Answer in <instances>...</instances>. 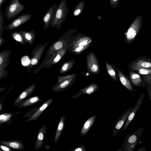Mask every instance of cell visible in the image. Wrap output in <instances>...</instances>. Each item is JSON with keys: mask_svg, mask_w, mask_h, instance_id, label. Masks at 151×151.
Returning a JSON list of instances; mask_svg holds the SVG:
<instances>
[{"mask_svg": "<svg viewBox=\"0 0 151 151\" xmlns=\"http://www.w3.org/2000/svg\"><path fill=\"white\" fill-rule=\"evenodd\" d=\"M77 75V73H73L68 74L64 76H59L58 77V79L56 83H59L65 80L68 79L71 77H72L76 75Z\"/></svg>", "mask_w": 151, "mask_h": 151, "instance_id": "32", "label": "cell"}, {"mask_svg": "<svg viewBox=\"0 0 151 151\" xmlns=\"http://www.w3.org/2000/svg\"><path fill=\"white\" fill-rule=\"evenodd\" d=\"M147 91L150 100L151 101V89H149L148 88L147 89Z\"/></svg>", "mask_w": 151, "mask_h": 151, "instance_id": "37", "label": "cell"}, {"mask_svg": "<svg viewBox=\"0 0 151 151\" xmlns=\"http://www.w3.org/2000/svg\"><path fill=\"white\" fill-rule=\"evenodd\" d=\"M1 144L13 149L21 150L24 149V146L22 142L18 140L1 141Z\"/></svg>", "mask_w": 151, "mask_h": 151, "instance_id": "18", "label": "cell"}, {"mask_svg": "<svg viewBox=\"0 0 151 151\" xmlns=\"http://www.w3.org/2000/svg\"><path fill=\"white\" fill-rule=\"evenodd\" d=\"M123 151V149H119V150H117V151Z\"/></svg>", "mask_w": 151, "mask_h": 151, "instance_id": "43", "label": "cell"}, {"mask_svg": "<svg viewBox=\"0 0 151 151\" xmlns=\"http://www.w3.org/2000/svg\"><path fill=\"white\" fill-rule=\"evenodd\" d=\"M41 99L38 95L32 96L20 102L18 106L19 108L30 106L41 101Z\"/></svg>", "mask_w": 151, "mask_h": 151, "instance_id": "21", "label": "cell"}, {"mask_svg": "<svg viewBox=\"0 0 151 151\" xmlns=\"http://www.w3.org/2000/svg\"><path fill=\"white\" fill-rule=\"evenodd\" d=\"M65 120V116H62L60 118L54 139V142L55 144L58 142L60 137L64 129Z\"/></svg>", "mask_w": 151, "mask_h": 151, "instance_id": "23", "label": "cell"}, {"mask_svg": "<svg viewBox=\"0 0 151 151\" xmlns=\"http://www.w3.org/2000/svg\"><path fill=\"white\" fill-rule=\"evenodd\" d=\"M5 21L4 20L3 13L0 10V35H2L5 27V25L3 26Z\"/></svg>", "mask_w": 151, "mask_h": 151, "instance_id": "31", "label": "cell"}, {"mask_svg": "<svg viewBox=\"0 0 151 151\" xmlns=\"http://www.w3.org/2000/svg\"><path fill=\"white\" fill-rule=\"evenodd\" d=\"M106 69L109 77L113 80L117 81V74L116 68L113 65L108 62L105 63Z\"/></svg>", "mask_w": 151, "mask_h": 151, "instance_id": "25", "label": "cell"}, {"mask_svg": "<svg viewBox=\"0 0 151 151\" xmlns=\"http://www.w3.org/2000/svg\"><path fill=\"white\" fill-rule=\"evenodd\" d=\"M6 1V0H0V9L2 6L3 3Z\"/></svg>", "mask_w": 151, "mask_h": 151, "instance_id": "39", "label": "cell"}, {"mask_svg": "<svg viewBox=\"0 0 151 151\" xmlns=\"http://www.w3.org/2000/svg\"><path fill=\"white\" fill-rule=\"evenodd\" d=\"M99 87V85L97 83H92L80 90L76 94L72 96V98H77L83 94H87L88 95L92 94L98 89Z\"/></svg>", "mask_w": 151, "mask_h": 151, "instance_id": "15", "label": "cell"}, {"mask_svg": "<svg viewBox=\"0 0 151 151\" xmlns=\"http://www.w3.org/2000/svg\"><path fill=\"white\" fill-rule=\"evenodd\" d=\"M58 6V4H54L51 6L46 12L43 18L44 23V30L47 29L52 24Z\"/></svg>", "mask_w": 151, "mask_h": 151, "instance_id": "11", "label": "cell"}, {"mask_svg": "<svg viewBox=\"0 0 151 151\" xmlns=\"http://www.w3.org/2000/svg\"><path fill=\"white\" fill-rule=\"evenodd\" d=\"M24 8V5L21 4L19 0H11L5 10V15L7 19L9 20L16 17Z\"/></svg>", "mask_w": 151, "mask_h": 151, "instance_id": "7", "label": "cell"}, {"mask_svg": "<svg viewBox=\"0 0 151 151\" xmlns=\"http://www.w3.org/2000/svg\"><path fill=\"white\" fill-rule=\"evenodd\" d=\"M2 110H3V103H0V111H1Z\"/></svg>", "mask_w": 151, "mask_h": 151, "instance_id": "41", "label": "cell"}, {"mask_svg": "<svg viewBox=\"0 0 151 151\" xmlns=\"http://www.w3.org/2000/svg\"><path fill=\"white\" fill-rule=\"evenodd\" d=\"M132 68L134 70L141 68H151V61L140 59L133 63Z\"/></svg>", "mask_w": 151, "mask_h": 151, "instance_id": "20", "label": "cell"}, {"mask_svg": "<svg viewBox=\"0 0 151 151\" xmlns=\"http://www.w3.org/2000/svg\"><path fill=\"white\" fill-rule=\"evenodd\" d=\"M86 69L90 75H96L100 72V67L98 58L93 52L86 55Z\"/></svg>", "mask_w": 151, "mask_h": 151, "instance_id": "5", "label": "cell"}, {"mask_svg": "<svg viewBox=\"0 0 151 151\" xmlns=\"http://www.w3.org/2000/svg\"><path fill=\"white\" fill-rule=\"evenodd\" d=\"M81 74L83 75H85L86 76H88L89 75H90L88 71L85 73H81Z\"/></svg>", "mask_w": 151, "mask_h": 151, "instance_id": "40", "label": "cell"}, {"mask_svg": "<svg viewBox=\"0 0 151 151\" xmlns=\"http://www.w3.org/2000/svg\"></svg>", "mask_w": 151, "mask_h": 151, "instance_id": "45", "label": "cell"}, {"mask_svg": "<svg viewBox=\"0 0 151 151\" xmlns=\"http://www.w3.org/2000/svg\"><path fill=\"white\" fill-rule=\"evenodd\" d=\"M46 133V127L43 124L40 129L35 145V149L40 148L43 145Z\"/></svg>", "mask_w": 151, "mask_h": 151, "instance_id": "17", "label": "cell"}, {"mask_svg": "<svg viewBox=\"0 0 151 151\" xmlns=\"http://www.w3.org/2000/svg\"><path fill=\"white\" fill-rule=\"evenodd\" d=\"M6 89V88H1L0 87V91L1 92V91L4 90L5 89Z\"/></svg>", "mask_w": 151, "mask_h": 151, "instance_id": "42", "label": "cell"}, {"mask_svg": "<svg viewBox=\"0 0 151 151\" xmlns=\"http://www.w3.org/2000/svg\"><path fill=\"white\" fill-rule=\"evenodd\" d=\"M144 97V95L143 93H142L140 96L136 105L134 107L133 109L127 118L122 129V131L125 130L127 128L133 119L137 112L142 103Z\"/></svg>", "mask_w": 151, "mask_h": 151, "instance_id": "13", "label": "cell"}, {"mask_svg": "<svg viewBox=\"0 0 151 151\" xmlns=\"http://www.w3.org/2000/svg\"><path fill=\"white\" fill-rule=\"evenodd\" d=\"M5 40L2 36V35H0V46H2L5 42Z\"/></svg>", "mask_w": 151, "mask_h": 151, "instance_id": "35", "label": "cell"}, {"mask_svg": "<svg viewBox=\"0 0 151 151\" xmlns=\"http://www.w3.org/2000/svg\"><path fill=\"white\" fill-rule=\"evenodd\" d=\"M76 76L71 77L59 83H56L52 87V91L54 92L58 93L64 90L74 83L77 79Z\"/></svg>", "mask_w": 151, "mask_h": 151, "instance_id": "12", "label": "cell"}, {"mask_svg": "<svg viewBox=\"0 0 151 151\" xmlns=\"http://www.w3.org/2000/svg\"><path fill=\"white\" fill-rule=\"evenodd\" d=\"M32 17L30 14H22L12 21L6 27V30L11 31L17 28L29 20Z\"/></svg>", "mask_w": 151, "mask_h": 151, "instance_id": "9", "label": "cell"}, {"mask_svg": "<svg viewBox=\"0 0 151 151\" xmlns=\"http://www.w3.org/2000/svg\"><path fill=\"white\" fill-rule=\"evenodd\" d=\"M0 147L1 149L2 150L4 151H11L12 149L10 148H9L6 146L2 145L1 144L0 145Z\"/></svg>", "mask_w": 151, "mask_h": 151, "instance_id": "34", "label": "cell"}, {"mask_svg": "<svg viewBox=\"0 0 151 151\" xmlns=\"http://www.w3.org/2000/svg\"><path fill=\"white\" fill-rule=\"evenodd\" d=\"M47 43V42L43 44L40 43L36 45L32 51L30 63L27 67V70L29 72H30L31 69L33 67L38 65Z\"/></svg>", "mask_w": 151, "mask_h": 151, "instance_id": "6", "label": "cell"}, {"mask_svg": "<svg viewBox=\"0 0 151 151\" xmlns=\"http://www.w3.org/2000/svg\"><path fill=\"white\" fill-rule=\"evenodd\" d=\"M11 52L5 50L0 52V79L1 80L8 75V71L6 68L9 65Z\"/></svg>", "mask_w": 151, "mask_h": 151, "instance_id": "8", "label": "cell"}, {"mask_svg": "<svg viewBox=\"0 0 151 151\" xmlns=\"http://www.w3.org/2000/svg\"><path fill=\"white\" fill-rule=\"evenodd\" d=\"M53 99L51 98L48 99L42 103L40 106L37 109L35 112L29 118L25 121V122L36 120L40 115L45 110L46 108L52 102Z\"/></svg>", "mask_w": 151, "mask_h": 151, "instance_id": "14", "label": "cell"}, {"mask_svg": "<svg viewBox=\"0 0 151 151\" xmlns=\"http://www.w3.org/2000/svg\"><path fill=\"white\" fill-rule=\"evenodd\" d=\"M75 62V59H73L64 63L60 68V73H64L70 70L74 66Z\"/></svg>", "mask_w": 151, "mask_h": 151, "instance_id": "27", "label": "cell"}, {"mask_svg": "<svg viewBox=\"0 0 151 151\" xmlns=\"http://www.w3.org/2000/svg\"><path fill=\"white\" fill-rule=\"evenodd\" d=\"M114 1H116L117 0H113Z\"/></svg>", "mask_w": 151, "mask_h": 151, "instance_id": "44", "label": "cell"}, {"mask_svg": "<svg viewBox=\"0 0 151 151\" xmlns=\"http://www.w3.org/2000/svg\"><path fill=\"white\" fill-rule=\"evenodd\" d=\"M96 117V115H93L88 118L83 124L80 132V134L83 136L88 133L94 124Z\"/></svg>", "mask_w": 151, "mask_h": 151, "instance_id": "22", "label": "cell"}, {"mask_svg": "<svg viewBox=\"0 0 151 151\" xmlns=\"http://www.w3.org/2000/svg\"><path fill=\"white\" fill-rule=\"evenodd\" d=\"M81 12V10L79 9H78L75 11L74 14L75 16H76L78 14Z\"/></svg>", "mask_w": 151, "mask_h": 151, "instance_id": "36", "label": "cell"}, {"mask_svg": "<svg viewBox=\"0 0 151 151\" xmlns=\"http://www.w3.org/2000/svg\"><path fill=\"white\" fill-rule=\"evenodd\" d=\"M66 5L65 0L61 1L56 10L53 21L51 24V27H56L58 30L60 28L68 12Z\"/></svg>", "mask_w": 151, "mask_h": 151, "instance_id": "3", "label": "cell"}, {"mask_svg": "<svg viewBox=\"0 0 151 151\" xmlns=\"http://www.w3.org/2000/svg\"><path fill=\"white\" fill-rule=\"evenodd\" d=\"M18 32L23 36L27 43L31 45H32L36 36L34 30L29 32L26 31H19Z\"/></svg>", "mask_w": 151, "mask_h": 151, "instance_id": "24", "label": "cell"}, {"mask_svg": "<svg viewBox=\"0 0 151 151\" xmlns=\"http://www.w3.org/2000/svg\"><path fill=\"white\" fill-rule=\"evenodd\" d=\"M13 115L12 113L1 114L0 115V125L9 123Z\"/></svg>", "mask_w": 151, "mask_h": 151, "instance_id": "30", "label": "cell"}, {"mask_svg": "<svg viewBox=\"0 0 151 151\" xmlns=\"http://www.w3.org/2000/svg\"><path fill=\"white\" fill-rule=\"evenodd\" d=\"M129 76L131 81L134 85L137 86L140 85L142 79L139 75L135 73L130 72Z\"/></svg>", "mask_w": 151, "mask_h": 151, "instance_id": "28", "label": "cell"}, {"mask_svg": "<svg viewBox=\"0 0 151 151\" xmlns=\"http://www.w3.org/2000/svg\"><path fill=\"white\" fill-rule=\"evenodd\" d=\"M75 37V35L73 36L69 42L65 44L64 46L53 54L51 58L46 63L44 68H49L53 65L57 64L63 58L66 52L68 50L70 45Z\"/></svg>", "mask_w": 151, "mask_h": 151, "instance_id": "4", "label": "cell"}, {"mask_svg": "<svg viewBox=\"0 0 151 151\" xmlns=\"http://www.w3.org/2000/svg\"><path fill=\"white\" fill-rule=\"evenodd\" d=\"M133 108L132 107L126 110L117 120L113 127L112 137L115 136L119 133Z\"/></svg>", "mask_w": 151, "mask_h": 151, "instance_id": "10", "label": "cell"}, {"mask_svg": "<svg viewBox=\"0 0 151 151\" xmlns=\"http://www.w3.org/2000/svg\"><path fill=\"white\" fill-rule=\"evenodd\" d=\"M144 129V127H140L125 137L126 139L122 146L123 151L134 150Z\"/></svg>", "mask_w": 151, "mask_h": 151, "instance_id": "2", "label": "cell"}, {"mask_svg": "<svg viewBox=\"0 0 151 151\" xmlns=\"http://www.w3.org/2000/svg\"><path fill=\"white\" fill-rule=\"evenodd\" d=\"M36 85L33 84L23 90L18 96L15 100L14 105L17 106L19 103L27 97L31 95L35 89Z\"/></svg>", "mask_w": 151, "mask_h": 151, "instance_id": "16", "label": "cell"}, {"mask_svg": "<svg viewBox=\"0 0 151 151\" xmlns=\"http://www.w3.org/2000/svg\"><path fill=\"white\" fill-rule=\"evenodd\" d=\"M146 149L145 148V146H144L142 147L139 148L137 151H145Z\"/></svg>", "mask_w": 151, "mask_h": 151, "instance_id": "38", "label": "cell"}, {"mask_svg": "<svg viewBox=\"0 0 151 151\" xmlns=\"http://www.w3.org/2000/svg\"><path fill=\"white\" fill-rule=\"evenodd\" d=\"M70 151H86V149L84 146L82 145L79 147L72 149Z\"/></svg>", "mask_w": 151, "mask_h": 151, "instance_id": "33", "label": "cell"}, {"mask_svg": "<svg viewBox=\"0 0 151 151\" xmlns=\"http://www.w3.org/2000/svg\"><path fill=\"white\" fill-rule=\"evenodd\" d=\"M117 78L121 83L130 91H132L133 88L128 79L119 69L116 68Z\"/></svg>", "mask_w": 151, "mask_h": 151, "instance_id": "19", "label": "cell"}, {"mask_svg": "<svg viewBox=\"0 0 151 151\" xmlns=\"http://www.w3.org/2000/svg\"><path fill=\"white\" fill-rule=\"evenodd\" d=\"M11 36L14 40L22 45H24L27 43L23 36L18 31L12 32Z\"/></svg>", "mask_w": 151, "mask_h": 151, "instance_id": "29", "label": "cell"}, {"mask_svg": "<svg viewBox=\"0 0 151 151\" xmlns=\"http://www.w3.org/2000/svg\"><path fill=\"white\" fill-rule=\"evenodd\" d=\"M138 73L142 76L147 83L151 84V68H141L137 70Z\"/></svg>", "mask_w": 151, "mask_h": 151, "instance_id": "26", "label": "cell"}, {"mask_svg": "<svg viewBox=\"0 0 151 151\" xmlns=\"http://www.w3.org/2000/svg\"><path fill=\"white\" fill-rule=\"evenodd\" d=\"M93 39L85 34H78L70 44L68 51L71 53L80 55L92 44Z\"/></svg>", "mask_w": 151, "mask_h": 151, "instance_id": "1", "label": "cell"}]
</instances>
